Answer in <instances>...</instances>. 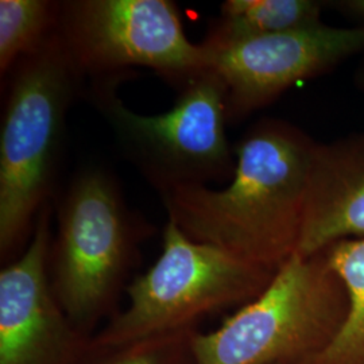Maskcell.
Masks as SVG:
<instances>
[{
    "mask_svg": "<svg viewBox=\"0 0 364 364\" xmlns=\"http://www.w3.org/2000/svg\"><path fill=\"white\" fill-rule=\"evenodd\" d=\"M92 92L124 153L161 195L232 178L227 91L212 70L189 78L171 109L156 115H141L126 107L115 93L114 78L100 80Z\"/></svg>",
    "mask_w": 364,
    "mask_h": 364,
    "instance_id": "obj_6",
    "label": "cell"
},
{
    "mask_svg": "<svg viewBox=\"0 0 364 364\" xmlns=\"http://www.w3.org/2000/svg\"><path fill=\"white\" fill-rule=\"evenodd\" d=\"M50 212H39L25 252L0 272V364H77L91 348L53 293Z\"/></svg>",
    "mask_w": 364,
    "mask_h": 364,
    "instance_id": "obj_9",
    "label": "cell"
},
{
    "mask_svg": "<svg viewBox=\"0 0 364 364\" xmlns=\"http://www.w3.org/2000/svg\"><path fill=\"white\" fill-rule=\"evenodd\" d=\"M196 329L115 347H93L77 364H193L191 338Z\"/></svg>",
    "mask_w": 364,
    "mask_h": 364,
    "instance_id": "obj_14",
    "label": "cell"
},
{
    "mask_svg": "<svg viewBox=\"0 0 364 364\" xmlns=\"http://www.w3.org/2000/svg\"><path fill=\"white\" fill-rule=\"evenodd\" d=\"M275 273L196 242L168 219L159 258L126 287L127 308L92 336V346L115 347L196 329L203 317L257 299Z\"/></svg>",
    "mask_w": 364,
    "mask_h": 364,
    "instance_id": "obj_4",
    "label": "cell"
},
{
    "mask_svg": "<svg viewBox=\"0 0 364 364\" xmlns=\"http://www.w3.org/2000/svg\"><path fill=\"white\" fill-rule=\"evenodd\" d=\"M57 31L80 75L146 66L186 82L207 69L201 45L185 36L169 0L58 3Z\"/></svg>",
    "mask_w": 364,
    "mask_h": 364,
    "instance_id": "obj_7",
    "label": "cell"
},
{
    "mask_svg": "<svg viewBox=\"0 0 364 364\" xmlns=\"http://www.w3.org/2000/svg\"><path fill=\"white\" fill-rule=\"evenodd\" d=\"M324 3L314 0H228L205 42L257 37L318 26Z\"/></svg>",
    "mask_w": 364,
    "mask_h": 364,
    "instance_id": "obj_11",
    "label": "cell"
},
{
    "mask_svg": "<svg viewBox=\"0 0 364 364\" xmlns=\"http://www.w3.org/2000/svg\"><path fill=\"white\" fill-rule=\"evenodd\" d=\"M77 68L57 28L14 73L0 131V255L9 259L46 204L76 91Z\"/></svg>",
    "mask_w": 364,
    "mask_h": 364,
    "instance_id": "obj_2",
    "label": "cell"
},
{
    "mask_svg": "<svg viewBox=\"0 0 364 364\" xmlns=\"http://www.w3.org/2000/svg\"><path fill=\"white\" fill-rule=\"evenodd\" d=\"M141 231L115 181L100 169L81 171L58 213L49 274L55 299L88 336L114 312L136 257Z\"/></svg>",
    "mask_w": 364,
    "mask_h": 364,
    "instance_id": "obj_5",
    "label": "cell"
},
{
    "mask_svg": "<svg viewBox=\"0 0 364 364\" xmlns=\"http://www.w3.org/2000/svg\"><path fill=\"white\" fill-rule=\"evenodd\" d=\"M58 3L0 0V73L39 50L57 28Z\"/></svg>",
    "mask_w": 364,
    "mask_h": 364,
    "instance_id": "obj_13",
    "label": "cell"
},
{
    "mask_svg": "<svg viewBox=\"0 0 364 364\" xmlns=\"http://www.w3.org/2000/svg\"><path fill=\"white\" fill-rule=\"evenodd\" d=\"M316 141L278 119H263L235 147L228 186L164 193L168 219L198 243L277 272L297 254Z\"/></svg>",
    "mask_w": 364,
    "mask_h": 364,
    "instance_id": "obj_1",
    "label": "cell"
},
{
    "mask_svg": "<svg viewBox=\"0 0 364 364\" xmlns=\"http://www.w3.org/2000/svg\"><path fill=\"white\" fill-rule=\"evenodd\" d=\"M332 7H336L338 11L347 15L356 16L364 21V0H341L332 3Z\"/></svg>",
    "mask_w": 364,
    "mask_h": 364,
    "instance_id": "obj_15",
    "label": "cell"
},
{
    "mask_svg": "<svg viewBox=\"0 0 364 364\" xmlns=\"http://www.w3.org/2000/svg\"><path fill=\"white\" fill-rule=\"evenodd\" d=\"M351 239H364V131L314 144L297 254Z\"/></svg>",
    "mask_w": 364,
    "mask_h": 364,
    "instance_id": "obj_10",
    "label": "cell"
},
{
    "mask_svg": "<svg viewBox=\"0 0 364 364\" xmlns=\"http://www.w3.org/2000/svg\"><path fill=\"white\" fill-rule=\"evenodd\" d=\"M348 294V313L326 348L297 364H364V239L343 240L324 250Z\"/></svg>",
    "mask_w": 364,
    "mask_h": 364,
    "instance_id": "obj_12",
    "label": "cell"
},
{
    "mask_svg": "<svg viewBox=\"0 0 364 364\" xmlns=\"http://www.w3.org/2000/svg\"><path fill=\"white\" fill-rule=\"evenodd\" d=\"M205 68L227 91L228 120L272 105L299 81L323 76L364 53V25L318 26L200 43Z\"/></svg>",
    "mask_w": 364,
    "mask_h": 364,
    "instance_id": "obj_8",
    "label": "cell"
},
{
    "mask_svg": "<svg viewBox=\"0 0 364 364\" xmlns=\"http://www.w3.org/2000/svg\"><path fill=\"white\" fill-rule=\"evenodd\" d=\"M355 81H356L358 87L364 91V63L359 66V69L356 72V76H355Z\"/></svg>",
    "mask_w": 364,
    "mask_h": 364,
    "instance_id": "obj_16",
    "label": "cell"
},
{
    "mask_svg": "<svg viewBox=\"0 0 364 364\" xmlns=\"http://www.w3.org/2000/svg\"><path fill=\"white\" fill-rule=\"evenodd\" d=\"M347 313V290L326 252L294 254L219 328L196 329L193 364H297L332 343Z\"/></svg>",
    "mask_w": 364,
    "mask_h": 364,
    "instance_id": "obj_3",
    "label": "cell"
}]
</instances>
